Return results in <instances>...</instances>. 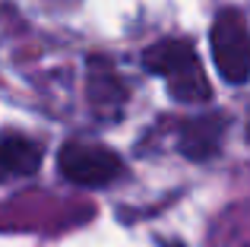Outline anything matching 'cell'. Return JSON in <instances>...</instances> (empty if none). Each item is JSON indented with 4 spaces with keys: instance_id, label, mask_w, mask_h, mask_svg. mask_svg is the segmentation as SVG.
Here are the masks:
<instances>
[{
    "instance_id": "obj_6",
    "label": "cell",
    "mask_w": 250,
    "mask_h": 247,
    "mask_svg": "<svg viewBox=\"0 0 250 247\" xmlns=\"http://www.w3.org/2000/svg\"><path fill=\"white\" fill-rule=\"evenodd\" d=\"M89 95L95 105H111L117 108L124 102V86L117 82V76L104 67V61H92V80H89Z\"/></svg>"
},
{
    "instance_id": "obj_5",
    "label": "cell",
    "mask_w": 250,
    "mask_h": 247,
    "mask_svg": "<svg viewBox=\"0 0 250 247\" xmlns=\"http://www.w3.org/2000/svg\"><path fill=\"white\" fill-rule=\"evenodd\" d=\"M219 136H222V121H215V118L190 121V124H184V130H181V149L190 159H206V155L215 152Z\"/></svg>"
},
{
    "instance_id": "obj_2",
    "label": "cell",
    "mask_w": 250,
    "mask_h": 247,
    "mask_svg": "<svg viewBox=\"0 0 250 247\" xmlns=\"http://www.w3.org/2000/svg\"><path fill=\"white\" fill-rule=\"evenodd\" d=\"M209 44H212V57L222 80H228L231 86H241L250 80V29L241 19V13H219L212 22Z\"/></svg>"
},
{
    "instance_id": "obj_1",
    "label": "cell",
    "mask_w": 250,
    "mask_h": 247,
    "mask_svg": "<svg viewBox=\"0 0 250 247\" xmlns=\"http://www.w3.org/2000/svg\"><path fill=\"white\" fill-rule=\"evenodd\" d=\"M146 70H152L155 76H162L168 86V92L184 105H196V102L209 99V80L203 73V63L196 57V51L181 38H165L155 41L152 48H146L143 54Z\"/></svg>"
},
{
    "instance_id": "obj_4",
    "label": "cell",
    "mask_w": 250,
    "mask_h": 247,
    "mask_svg": "<svg viewBox=\"0 0 250 247\" xmlns=\"http://www.w3.org/2000/svg\"><path fill=\"white\" fill-rule=\"evenodd\" d=\"M42 165V146L29 136H0V181L32 174Z\"/></svg>"
},
{
    "instance_id": "obj_3",
    "label": "cell",
    "mask_w": 250,
    "mask_h": 247,
    "mask_svg": "<svg viewBox=\"0 0 250 247\" xmlns=\"http://www.w3.org/2000/svg\"><path fill=\"white\" fill-rule=\"evenodd\" d=\"M61 174L80 187H104L114 178H121L124 162L111 149L95 146V143H67L57 155Z\"/></svg>"
},
{
    "instance_id": "obj_7",
    "label": "cell",
    "mask_w": 250,
    "mask_h": 247,
    "mask_svg": "<svg viewBox=\"0 0 250 247\" xmlns=\"http://www.w3.org/2000/svg\"><path fill=\"white\" fill-rule=\"evenodd\" d=\"M247 133H250V124H247Z\"/></svg>"
}]
</instances>
